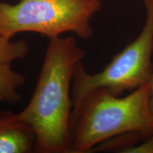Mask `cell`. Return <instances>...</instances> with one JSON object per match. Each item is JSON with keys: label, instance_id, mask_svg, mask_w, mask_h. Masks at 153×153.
<instances>
[{"label": "cell", "instance_id": "cell-1", "mask_svg": "<svg viewBox=\"0 0 153 153\" xmlns=\"http://www.w3.org/2000/svg\"><path fill=\"white\" fill-rule=\"evenodd\" d=\"M85 56L73 36L49 39L33 95L19 113L35 134V152L72 153V78Z\"/></svg>", "mask_w": 153, "mask_h": 153}, {"label": "cell", "instance_id": "cell-2", "mask_svg": "<svg viewBox=\"0 0 153 153\" xmlns=\"http://www.w3.org/2000/svg\"><path fill=\"white\" fill-rule=\"evenodd\" d=\"M150 96V82L123 97L105 89L93 91L71 116L72 153L89 152L127 134L153 136Z\"/></svg>", "mask_w": 153, "mask_h": 153}, {"label": "cell", "instance_id": "cell-3", "mask_svg": "<svg viewBox=\"0 0 153 153\" xmlns=\"http://www.w3.org/2000/svg\"><path fill=\"white\" fill-rule=\"evenodd\" d=\"M146 17L141 32L134 41L113 57L102 71L89 73L82 61L76 65L72 83L74 115L84 100L97 89L120 96L150 82L153 74V0H142Z\"/></svg>", "mask_w": 153, "mask_h": 153}, {"label": "cell", "instance_id": "cell-4", "mask_svg": "<svg viewBox=\"0 0 153 153\" xmlns=\"http://www.w3.org/2000/svg\"><path fill=\"white\" fill-rule=\"evenodd\" d=\"M101 7V0L0 1V36L11 39L17 33L35 32L50 39L72 32L88 39L94 33L91 19Z\"/></svg>", "mask_w": 153, "mask_h": 153}, {"label": "cell", "instance_id": "cell-5", "mask_svg": "<svg viewBox=\"0 0 153 153\" xmlns=\"http://www.w3.org/2000/svg\"><path fill=\"white\" fill-rule=\"evenodd\" d=\"M35 148L34 132L19 114L0 112V153L33 152Z\"/></svg>", "mask_w": 153, "mask_h": 153}, {"label": "cell", "instance_id": "cell-6", "mask_svg": "<svg viewBox=\"0 0 153 153\" xmlns=\"http://www.w3.org/2000/svg\"><path fill=\"white\" fill-rule=\"evenodd\" d=\"M26 83L23 74L14 71L10 65L0 64V97L1 100L16 104L22 100L19 89Z\"/></svg>", "mask_w": 153, "mask_h": 153}, {"label": "cell", "instance_id": "cell-7", "mask_svg": "<svg viewBox=\"0 0 153 153\" xmlns=\"http://www.w3.org/2000/svg\"><path fill=\"white\" fill-rule=\"evenodd\" d=\"M29 46L26 41L20 40L11 41V39L0 36V64H8L27 56Z\"/></svg>", "mask_w": 153, "mask_h": 153}, {"label": "cell", "instance_id": "cell-8", "mask_svg": "<svg viewBox=\"0 0 153 153\" xmlns=\"http://www.w3.org/2000/svg\"><path fill=\"white\" fill-rule=\"evenodd\" d=\"M150 104L152 114L153 115V74L150 80Z\"/></svg>", "mask_w": 153, "mask_h": 153}, {"label": "cell", "instance_id": "cell-9", "mask_svg": "<svg viewBox=\"0 0 153 153\" xmlns=\"http://www.w3.org/2000/svg\"><path fill=\"white\" fill-rule=\"evenodd\" d=\"M0 100H1V97H0Z\"/></svg>", "mask_w": 153, "mask_h": 153}]
</instances>
